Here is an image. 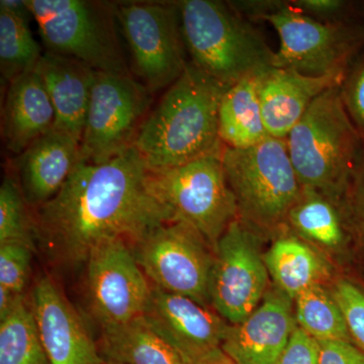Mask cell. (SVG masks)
Instances as JSON below:
<instances>
[{"instance_id": "12", "label": "cell", "mask_w": 364, "mask_h": 364, "mask_svg": "<svg viewBox=\"0 0 364 364\" xmlns=\"http://www.w3.org/2000/svg\"><path fill=\"white\" fill-rule=\"evenodd\" d=\"M259 247L257 231L239 219L215 246L210 304L231 325L243 322L265 296L269 273Z\"/></svg>"}, {"instance_id": "5", "label": "cell", "mask_w": 364, "mask_h": 364, "mask_svg": "<svg viewBox=\"0 0 364 364\" xmlns=\"http://www.w3.org/2000/svg\"><path fill=\"white\" fill-rule=\"evenodd\" d=\"M223 164L235 200L238 219L255 230L287 226L291 208L303 193L286 140L268 136L247 149L224 146Z\"/></svg>"}, {"instance_id": "9", "label": "cell", "mask_w": 364, "mask_h": 364, "mask_svg": "<svg viewBox=\"0 0 364 364\" xmlns=\"http://www.w3.org/2000/svg\"><path fill=\"white\" fill-rule=\"evenodd\" d=\"M279 38L274 67L294 69L310 76L344 78L364 49V21L328 23L299 13L284 0L277 13L265 18Z\"/></svg>"}, {"instance_id": "24", "label": "cell", "mask_w": 364, "mask_h": 364, "mask_svg": "<svg viewBox=\"0 0 364 364\" xmlns=\"http://www.w3.org/2000/svg\"><path fill=\"white\" fill-rule=\"evenodd\" d=\"M102 328L100 350L105 359L122 364H189L146 324L142 316Z\"/></svg>"}, {"instance_id": "26", "label": "cell", "mask_w": 364, "mask_h": 364, "mask_svg": "<svg viewBox=\"0 0 364 364\" xmlns=\"http://www.w3.org/2000/svg\"><path fill=\"white\" fill-rule=\"evenodd\" d=\"M30 21L0 7V72L9 85L16 78L35 71L42 48L33 38Z\"/></svg>"}, {"instance_id": "27", "label": "cell", "mask_w": 364, "mask_h": 364, "mask_svg": "<svg viewBox=\"0 0 364 364\" xmlns=\"http://www.w3.org/2000/svg\"><path fill=\"white\" fill-rule=\"evenodd\" d=\"M294 301L299 327L316 341L352 342L338 304L322 284L309 287Z\"/></svg>"}, {"instance_id": "17", "label": "cell", "mask_w": 364, "mask_h": 364, "mask_svg": "<svg viewBox=\"0 0 364 364\" xmlns=\"http://www.w3.org/2000/svg\"><path fill=\"white\" fill-rule=\"evenodd\" d=\"M342 80L341 76H310L282 67L263 72L259 100L268 136L286 140L316 98Z\"/></svg>"}, {"instance_id": "7", "label": "cell", "mask_w": 364, "mask_h": 364, "mask_svg": "<svg viewBox=\"0 0 364 364\" xmlns=\"http://www.w3.org/2000/svg\"><path fill=\"white\" fill-rule=\"evenodd\" d=\"M223 150L173 168L148 170L146 179L151 195L171 213L173 222L193 227L214 251L229 225L238 219Z\"/></svg>"}, {"instance_id": "20", "label": "cell", "mask_w": 364, "mask_h": 364, "mask_svg": "<svg viewBox=\"0 0 364 364\" xmlns=\"http://www.w3.org/2000/svg\"><path fill=\"white\" fill-rule=\"evenodd\" d=\"M55 109L44 82L36 71L7 86L1 111V136L6 149L20 155L40 136L53 130Z\"/></svg>"}, {"instance_id": "30", "label": "cell", "mask_w": 364, "mask_h": 364, "mask_svg": "<svg viewBox=\"0 0 364 364\" xmlns=\"http://www.w3.org/2000/svg\"><path fill=\"white\" fill-rule=\"evenodd\" d=\"M332 296L343 314L352 343L364 352V291L350 280L341 279Z\"/></svg>"}, {"instance_id": "31", "label": "cell", "mask_w": 364, "mask_h": 364, "mask_svg": "<svg viewBox=\"0 0 364 364\" xmlns=\"http://www.w3.org/2000/svg\"><path fill=\"white\" fill-rule=\"evenodd\" d=\"M33 252V249L23 244H0V286L14 294H23Z\"/></svg>"}, {"instance_id": "15", "label": "cell", "mask_w": 364, "mask_h": 364, "mask_svg": "<svg viewBox=\"0 0 364 364\" xmlns=\"http://www.w3.org/2000/svg\"><path fill=\"white\" fill-rule=\"evenodd\" d=\"M49 364H105L75 309L50 277H43L31 301Z\"/></svg>"}, {"instance_id": "14", "label": "cell", "mask_w": 364, "mask_h": 364, "mask_svg": "<svg viewBox=\"0 0 364 364\" xmlns=\"http://www.w3.org/2000/svg\"><path fill=\"white\" fill-rule=\"evenodd\" d=\"M143 320L181 356L196 364L221 347L229 323L215 310L153 286Z\"/></svg>"}, {"instance_id": "22", "label": "cell", "mask_w": 364, "mask_h": 364, "mask_svg": "<svg viewBox=\"0 0 364 364\" xmlns=\"http://www.w3.org/2000/svg\"><path fill=\"white\" fill-rule=\"evenodd\" d=\"M263 257L279 291L291 301L309 287L322 284L330 273L324 258L296 236L279 237Z\"/></svg>"}, {"instance_id": "10", "label": "cell", "mask_w": 364, "mask_h": 364, "mask_svg": "<svg viewBox=\"0 0 364 364\" xmlns=\"http://www.w3.org/2000/svg\"><path fill=\"white\" fill-rule=\"evenodd\" d=\"M151 95L132 74L95 71L80 159L100 164L133 148L150 112Z\"/></svg>"}, {"instance_id": "1", "label": "cell", "mask_w": 364, "mask_h": 364, "mask_svg": "<svg viewBox=\"0 0 364 364\" xmlns=\"http://www.w3.org/2000/svg\"><path fill=\"white\" fill-rule=\"evenodd\" d=\"M148 168L135 147L109 161L79 160L64 186L32 217L33 231L55 260L86 262L105 242L131 246L155 228L173 222L147 188Z\"/></svg>"}, {"instance_id": "8", "label": "cell", "mask_w": 364, "mask_h": 364, "mask_svg": "<svg viewBox=\"0 0 364 364\" xmlns=\"http://www.w3.org/2000/svg\"><path fill=\"white\" fill-rule=\"evenodd\" d=\"M114 11L132 75L151 93L173 85L189 63L176 2H117Z\"/></svg>"}, {"instance_id": "21", "label": "cell", "mask_w": 364, "mask_h": 364, "mask_svg": "<svg viewBox=\"0 0 364 364\" xmlns=\"http://www.w3.org/2000/svg\"><path fill=\"white\" fill-rule=\"evenodd\" d=\"M263 72L243 79L223 95L219 107V136L225 147L247 149L269 136L259 100Z\"/></svg>"}, {"instance_id": "28", "label": "cell", "mask_w": 364, "mask_h": 364, "mask_svg": "<svg viewBox=\"0 0 364 364\" xmlns=\"http://www.w3.org/2000/svg\"><path fill=\"white\" fill-rule=\"evenodd\" d=\"M20 183L6 176L0 188V244L18 243L35 251L33 219Z\"/></svg>"}, {"instance_id": "32", "label": "cell", "mask_w": 364, "mask_h": 364, "mask_svg": "<svg viewBox=\"0 0 364 364\" xmlns=\"http://www.w3.org/2000/svg\"><path fill=\"white\" fill-rule=\"evenodd\" d=\"M340 93L345 109L364 138V49L345 73Z\"/></svg>"}, {"instance_id": "34", "label": "cell", "mask_w": 364, "mask_h": 364, "mask_svg": "<svg viewBox=\"0 0 364 364\" xmlns=\"http://www.w3.org/2000/svg\"><path fill=\"white\" fill-rule=\"evenodd\" d=\"M277 364H318V342L296 327Z\"/></svg>"}, {"instance_id": "2", "label": "cell", "mask_w": 364, "mask_h": 364, "mask_svg": "<svg viewBox=\"0 0 364 364\" xmlns=\"http://www.w3.org/2000/svg\"><path fill=\"white\" fill-rule=\"evenodd\" d=\"M228 90L189 62L136 136L134 147L148 170L173 168L224 149L219 107Z\"/></svg>"}, {"instance_id": "6", "label": "cell", "mask_w": 364, "mask_h": 364, "mask_svg": "<svg viewBox=\"0 0 364 364\" xmlns=\"http://www.w3.org/2000/svg\"><path fill=\"white\" fill-rule=\"evenodd\" d=\"M46 52L77 60L95 71L132 74L119 43L114 4L26 0Z\"/></svg>"}, {"instance_id": "25", "label": "cell", "mask_w": 364, "mask_h": 364, "mask_svg": "<svg viewBox=\"0 0 364 364\" xmlns=\"http://www.w3.org/2000/svg\"><path fill=\"white\" fill-rule=\"evenodd\" d=\"M0 364H49L32 306L23 296L0 318Z\"/></svg>"}, {"instance_id": "4", "label": "cell", "mask_w": 364, "mask_h": 364, "mask_svg": "<svg viewBox=\"0 0 364 364\" xmlns=\"http://www.w3.org/2000/svg\"><path fill=\"white\" fill-rule=\"evenodd\" d=\"M286 143L301 188L344 200L364 138L345 109L340 85L316 98Z\"/></svg>"}, {"instance_id": "16", "label": "cell", "mask_w": 364, "mask_h": 364, "mask_svg": "<svg viewBox=\"0 0 364 364\" xmlns=\"http://www.w3.org/2000/svg\"><path fill=\"white\" fill-rule=\"evenodd\" d=\"M294 321L291 299L270 291L243 322L230 324L221 348L238 364H277L296 329Z\"/></svg>"}, {"instance_id": "29", "label": "cell", "mask_w": 364, "mask_h": 364, "mask_svg": "<svg viewBox=\"0 0 364 364\" xmlns=\"http://www.w3.org/2000/svg\"><path fill=\"white\" fill-rule=\"evenodd\" d=\"M299 13L328 23H352L364 21V1L354 0H289Z\"/></svg>"}, {"instance_id": "19", "label": "cell", "mask_w": 364, "mask_h": 364, "mask_svg": "<svg viewBox=\"0 0 364 364\" xmlns=\"http://www.w3.org/2000/svg\"><path fill=\"white\" fill-rule=\"evenodd\" d=\"M35 71L42 78L55 109V130L81 143L95 70L77 60L43 53Z\"/></svg>"}, {"instance_id": "33", "label": "cell", "mask_w": 364, "mask_h": 364, "mask_svg": "<svg viewBox=\"0 0 364 364\" xmlns=\"http://www.w3.org/2000/svg\"><path fill=\"white\" fill-rule=\"evenodd\" d=\"M344 203L350 227L364 236V147L344 196Z\"/></svg>"}, {"instance_id": "37", "label": "cell", "mask_w": 364, "mask_h": 364, "mask_svg": "<svg viewBox=\"0 0 364 364\" xmlns=\"http://www.w3.org/2000/svg\"><path fill=\"white\" fill-rule=\"evenodd\" d=\"M0 7H4L11 13L26 18V20L30 21L31 18H33L32 13H31L30 7L26 4V0L25 1H21V0H1Z\"/></svg>"}, {"instance_id": "13", "label": "cell", "mask_w": 364, "mask_h": 364, "mask_svg": "<svg viewBox=\"0 0 364 364\" xmlns=\"http://www.w3.org/2000/svg\"><path fill=\"white\" fill-rule=\"evenodd\" d=\"M130 244L112 240L93 249L86 260L90 308L102 327L141 317L152 286Z\"/></svg>"}, {"instance_id": "11", "label": "cell", "mask_w": 364, "mask_h": 364, "mask_svg": "<svg viewBox=\"0 0 364 364\" xmlns=\"http://www.w3.org/2000/svg\"><path fill=\"white\" fill-rule=\"evenodd\" d=\"M132 247L153 286L208 306L214 249L193 227L182 222L165 223Z\"/></svg>"}, {"instance_id": "38", "label": "cell", "mask_w": 364, "mask_h": 364, "mask_svg": "<svg viewBox=\"0 0 364 364\" xmlns=\"http://www.w3.org/2000/svg\"><path fill=\"white\" fill-rule=\"evenodd\" d=\"M196 364H238L223 350L221 347L214 349L203 358H200Z\"/></svg>"}, {"instance_id": "3", "label": "cell", "mask_w": 364, "mask_h": 364, "mask_svg": "<svg viewBox=\"0 0 364 364\" xmlns=\"http://www.w3.org/2000/svg\"><path fill=\"white\" fill-rule=\"evenodd\" d=\"M189 62L225 87L274 66L275 52L229 1H176Z\"/></svg>"}, {"instance_id": "18", "label": "cell", "mask_w": 364, "mask_h": 364, "mask_svg": "<svg viewBox=\"0 0 364 364\" xmlns=\"http://www.w3.org/2000/svg\"><path fill=\"white\" fill-rule=\"evenodd\" d=\"M80 160V142L64 132L50 131L14 160L26 203L38 208L51 200Z\"/></svg>"}, {"instance_id": "36", "label": "cell", "mask_w": 364, "mask_h": 364, "mask_svg": "<svg viewBox=\"0 0 364 364\" xmlns=\"http://www.w3.org/2000/svg\"><path fill=\"white\" fill-rule=\"evenodd\" d=\"M21 296L23 294H14L6 287L0 286V318L9 315Z\"/></svg>"}, {"instance_id": "23", "label": "cell", "mask_w": 364, "mask_h": 364, "mask_svg": "<svg viewBox=\"0 0 364 364\" xmlns=\"http://www.w3.org/2000/svg\"><path fill=\"white\" fill-rule=\"evenodd\" d=\"M287 226L304 240L337 249L344 245L350 223L344 200L303 188L301 198L287 215Z\"/></svg>"}, {"instance_id": "35", "label": "cell", "mask_w": 364, "mask_h": 364, "mask_svg": "<svg viewBox=\"0 0 364 364\" xmlns=\"http://www.w3.org/2000/svg\"><path fill=\"white\" fill-rule=\"evenodd\" d=\"M318 364H364V352L344 340L318 342Z\"/></svg>"}, {"instance_id": "39", "label": "cell", "mask_w": 364, "mask_h": 364, "mask_svg": "<svg viewBox=\"0 0 364 364\" xmlns=\"http://www.w3.org/2000/svg\"><path fill=\"white\" fill-rule=\"evenodd\" d=\"M105 364H122V363H117V361H114V360H109V359H105Z\"/></svg>"}]
</instances>
